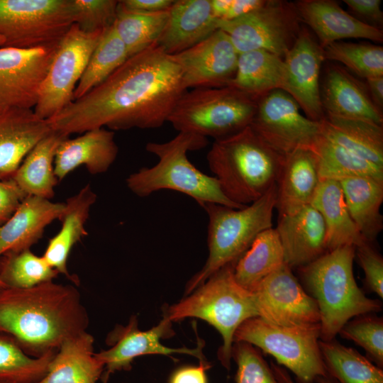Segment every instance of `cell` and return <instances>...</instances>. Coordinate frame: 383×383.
<instances>
[{
  "label": "cell",
  "instance_id": "obj_1",
  "mask_svg": "<svg viewBox=\"0 0 383 383\" xmlns=\"http://www.w3.org/2000/svg\"><path fill=\"white\" fill-rule=\"evenodd\" d=\"M186 91L179 67L155 43L48 121L66 136L105 127L158 128Z\"/></svg>",
  "mask_w": 383,
  "mask_h": 383
},
{
  "label": "cell",
  "instance_id": "obj_2",
  "mask_svg": "<svg viewBox=\"0 0 383 383\" xmlns=\"http://www.w3.org/2000/svg\"><path fill=\"white\" fill-rule=\"evenodd\" d=\"M89 323L73 285L50 281L26 289H0V332L33 357L57 351L66 339L86 331Z\"/></svg>",
  "mask_w": 383,
  "mask_h": 383
},
{
  "label": "cell",
  "instance_id": "obj_3",
  "mask_svg": "<svg viewBox=\"0 0 383 383\" xmlns=\"http://www.w3.org/2000/svg\"><path fill=\"white\" fill-rule=\"evenodd\" d=\"M355 250V246H342L298 268L305 290L318 307L321 340L335 339L353 318L382 309L380 299L368 298L356 283Z\"/></svg>",
  "mask_w": 383,
  "mask_h": 383
},
{
  "label": "cell",
  "instance_id": "obj_4",
  "mask_svg": "<svg viewBox=\"0 0 383 383\" xmlns=\"http://www.w3.org/2000/svg\"><path fill=\"white\" fill-rule=\"evenodd\" d=\"M206 159L226 196L244 207L276 184L284 157L248 126L215 140Z\"/></svg>",
  "mask_w": 383,
  "mask_h": 383
},
{
  "label": "cell",
  "instance_id": "obj_5",
  "mask_svg": "<svg viewBox=\"0 0 383 383\" xmlns=\"http://www.w3.org/2000/svg\"><path fill=\"white\" fill-rule=\"evenodd\" d=\"M207 143L206 138L182 132L167 142L148 143L146 150L157 156L158 162L150 167H142L131 174L126 179L127 187L142 198L155 192L170 189L192 197L201 207L212 203L234 209L243 208L226 196L215 177L202 172L188 159L189 151L199 150Z\"/></svg>",
  "mask_w": 383,
  "mask_h": 383
},
{
  "label": "cell",
  "instance_id": "obj_6",
  "mask_svg": "<svg viewBox=\"0 0 383 383\" xmlns=\"http://www.w3.org/2000/svg\"><path fill=\"white\" fill-rule=\"evenodd\" d=\"M235 263L227 265L178 303L163 306V318L171 322L194 317L206 321L221 334L223 344L218 358L229 370L234 334L247 319L259 316L252 292L234 278Z\"/></svg>",
  "mask_w": 383,
  "mask_h": 383
},
{
  "label": "cell",
  "instance_id": "obj_7",
  "mask_svg": "<svg viewBox=\"0 0 383 383\" xmlns=\"http://www.w3.org/2000/svg\"><path fill=\"white\" fill-rule=\"evenodd\" d=\"M277 185L253 203L241 209L209 203L202 207L208 216L209 256L204 267L187 282L185 296L223 267L236 263L259 233L272 228Z\"/></svg>",
  "mask_w": 383,
  "mask_h": 383
},
{
  "label": "cell",
  "instance_id": "obj_8",
  "mask_svg": "<svg viewBox=\"0 0 383 383\" xmlns=\"http://www.w3.org/2000/svg\"><path fill=\"white\" fill-rule=\"evenodd\" d=\"M257 100L229 86L198 87L184 91L167 122L179 132L215 140L250 126Z\"/></svg>",
  "mask_w": 383,
  "mask_h": 383
},
{
  "label": "cell",
  "instance_id": "obj_9",
  "mask_svg": "<svg viewBox=\"0 0 383 383\" xmlns=\"http://www.w3.org/2000/svg\"><path fill=\"white\" fill-rule=\"evenodd\" d=\"M320 324L283 326L257 316L241 323L233 341L248 343L272 355L277 365L293 373L295 383H316L321 378H331L320 350Z\"/></svg>",
  "mask_w": 383,
  "mask_h": 383
},
{
  "label": "cell",
  "instance_id": "obj_10",
  "mask_svg": "<svg viewBox=\"0 0 383 383\" xmlns=\"http://www.w3.org/2000/svg\"><path fill=\"white\" fill-rule=\"evenodd\" d=\"M72 24L70 0H0V48L56 45Z\"/></svg>",
  "mask_w": 383,
  "mask_h": 383
},
{
  "label": "cell",
  "instance_id": "obj_11",
  "mask_svg": "<svg viewBox=\"0 0 383 383\" xmlns=\"http://www.w3.org/2000/svg\"><path fill=\"white\" fill-rule=\"evenodd\" d=\"M294 2L267 0L257 9L218 28L230 38L238 52L262 50L284 58L302 27Z\"/></svg>",
  "mask_w": 383,
  "mask_h": 383
},
{
  "label": "cell",
  "instance_id": "obj_12",
  "mask_svg": "<svg viewBox=\"0 0 383 383\" xmlns=\"http://www.w3.org/2000/svg\"><path fill=\"white\" fill-rule=\"evenodd\" d=\"M105 30L87 32L72 24L60 41L41 84L33 108L38 116L49 120L74 100L77 84Z\"/></svg>",
  "mask_w": 383,
  "mask_h": 383
},
{
  "label": "cell",
  "instance_id": "obj_13",
  "mask_svg": "<svg viewBox=\"0 0 383 383\" xmlns=\"http://www.w3.org/2000/svg\"><path fill=\"white\" fill-rule=\"evenodd\" d=\"M250 126L283 157L299 149L313 150L321 135L320 121L301 114L295 100L281 89L273 90L257 100Z\"/></svg>",
  "mask_w": 383,
  "mask_h": 383
},
{
  "label": "cell",
  "instance_id": "obj_14",
  "mask_svg": "<svg viewBox=\"0 0 383 383\" xmlns=\"http://www.w3.org/2000/svg\"><path fill=\"white\" fill-rule=\"evenodd\" d=\"M171 321L162 318L158 325L147 331H141L138 326V319L132 316L127 326H118L109 333L106 342L111 348L99 353L96 357L104 365L101 376L102 382H108L111 374L116 371H128L133 360L145 355H172L187 354L192 355L199 362H208L203 353L204 342L199 339L194 348L182 347L173 348L162 344L161 338L174 335Z\"/></svg>",
  "mask_w": 383,
  "mask_h": 383
},
{
  "label": "cell",
  "instance_id": "obj_15",
  "mask_svg": "<svg viewBox=\"0 0 383 383\" xmlns=\"http://www.w3.org/2000/svg\"><path fill=\"white\" fill-rule=\"evenodd\" d=\"M259 316L283 326L320 324L315 299L295 277L286 263L265 277L252 292Z\"/></svg>",
  "mask_w": 383,
  "mask_h": 383
},
{
  "label": "cell",
  "instance_id": "obj_16",
  "mask_svg": "<svg viewBox=\"0 0 383 383\" xmlns=\"http://www.w3.org/2000/svg\"><path fill=\"white\" fill-rule=\"evenodd\" d=\"M58 44L0 48V109L35 107Z\"/></svg>",
  "mask_w": 383,
  "mask_h": 383
},
{
  "label": "cell",
  "instance_id": "obj_17",
  "mask_svg": "<svg viewBox=\"0 0 383 383\" xmlns=\"http://www.w3.org/2000/svg\"><path fill=\"white\" fill-rule=\"evenodd\" d=\"M325 60L323 49L304 26L283 58L284 75L281 90L295 100L307 118L315 121L326 116L319 85L321 67Z\"/></svg>",
  "mask_w": 383,
  "mask_h": 383
},
{
  "label": "cell",
  "instance_id": "obj_18",
  "mask_svg": "<svg viewBox=\"0 0 383 383\" xmlns=\"http://www.w3.org/2000/svg\"><path fill=\"white\" fill-rule=\"evenodd\" d=\"M169 55L179 67L187 90L228 86L235 74L239 53L228 35L217 29L194 46Z\"/></svg>",
  "mask_w": 383,
  "mask_h": 383
},
{
  "label": "cell",
  "instance_id": "obj_19",
  "mask_svg": "<svg viewBox=\"0 0 383 383\" xmlns=\"http://www.w3.org/2000/svg\"><path fill=\"white\" fill-rule=\"evenodd\" d=\"M275 230L285 263L299 268L326 253V226L319 212L311 204L295 213L279 216Z\"/></svg>",
  "mask_w": 383,
  "mask_h": 383
},
{
  "label": "cell",
  "instance_id": "obj_20",
  "mask_svg": "<svg viewBox=\"0 0 383 383\" xmlns=\"http://www.w3.org/2000/svg\"><path fill=\"white\" fill-rule=\"evenodd\" d=\"M52 131L33 109H9L0 114V180L11 179L32 149Z\"/></svg>",
  "mask_w": 383,
  "mask_h": 383
},
{
  "label": "cell",
  "instance_id": "obj_21",
  "mask_svg": "<svg viewBox=\"0 0 383 383\" xmlns=\"http://www.w3.org/2000/svg\"><path fill=\"white\" fill-rule=\"evenodd\" d=\"M294 4L301 23L313 30L323 49L345 38L383 41L382 29L359 21L344 11L335 1L300 0Z\"/></svg>",
  "mask_w": 383,
  "mask_h": 383
},
{
  "label": "cell",
  "instance_id": "obj_22",
  "mask_svg": "<svg viewBox=\"0 0 383 383\" xmlns=\"http://www.w3.org/2000/svg\"><path fill=\"white\" fill-rule=\"evenodd\" d=\"M321 98L326 115L383 124L382 111L373 103L366 84L340 66L327 69Z\"/></svg>",
  "mask_w": 383,
  "mask_h": 383
},
{
  "label": "cell",
  "instance_id": "obj_23",
  "mask_svg": "<svg viewBox=\"0 0 383 383\" xmlns=\"http://www.w3.org/2000/svg\"><path fill=\"white\" fill-rule=\"evenodd\" d=\"M118 152L113 131L104 128L87 131L74 138L67 137L55 154V176L60 182L81 165L91 174L104 173L116 160Z\"/></svg>",
  "mask_w": 383,
  "mask_h": 383
},
{
  "label": "cell",
  "instance_id": "obj_24",
  "mask_svg": "<svg viewBox=\"0 0 383 383\" xmlns=\"http://www.w3.org/2000/svg\"><path fill=\"white\" fill-rule=\"evenodd\" d=\"M218 22L211 10V0L174 1L156 44L167 55L180 52L218 29Z\"/></svg>",
  "mask_w": 383,
  "mask_h": 383
},
{
  "label": "cell",
  "instance_id": "obj_25",
  "mask_svg": "<svg viewBox=\"0 0 383 383\" xmlns=\"http://www.w3.org/2000/svg\"><path fill=\"white\" fill-rule=\"evenodd\" d=\"M65 202L27 196L12 216L0 226V256L30 248L42 238L45 228L61 218Z\"/></svg>",
  "mask_w": 383,
  "mask_h": 383
},
{
  "label": "cell",
  "instance_id": "obj_26",
  "mask_svg": "<svg viewBox=\"0 0 383 383\" xmlns=\"http://www.w3.org/2000/svg\"><path fill=\"white\" fill-rule=\"evenodd\" d=\"M320 181L313 149H299L284 157L276 182L275 209L279 216L295 213L310 204Z\"/></svg>",
  "mask_w": 383,
  "mask_h": 383
},
{
  "label": "cell",
  "instance_id": "obj_27",
  "mask_svg": "<svg viewBox=\"0 0 383 383\" xmlns=\"http://www.w3.org/2000/svg\"><path fill=\"white\" fill-rule=\"evenodd\" d=\"M94 342L87 331L66 339L37 383H97L104 365L95 355Z\"/></svg>",
  "mask_w": 383,
  "mask_h": 383
},
{
  "label": "cell",
  "instance_id": "obj_28",
  "mask_svg": "<svg viewBox=\"0 0 383 383\" xmlns=\"http://www.w3.org/2000/svg\"><path fill=\"white\" fill-rule=\"evenodd\" d=\"M96 194L89 184L77 194L67 199L65 209L60 221L62 223L58 233L51 238L44 254L46 262L59 274L73 279L67 270V260L73 247L87 235L85 224Z\"/></svg>",
  "mask_w": 383,
  "mask_h": 383
},
{
  "label": "cell",
  "instance_id": "obj_29",
  "mask_svg": "<svg viewBox=\"0 0 383 383\" xmlns=\"http://www.w3.org/2000/svg\"><path fill=\"white\" fill-rule=\"evenodd\" d=\"M310 204L325 223L327 252L345 245L357 247L367 241L351 218L338 181L321 180Z\"/></svg>",
  "mask_w": 383,
  "mask_h": 383
},
{
  "label": "cell",
  "instance_id": "obj_30",
  "mask_svg": "<svg viewBox=\"0 0 383 383\" xmlns=\"http://www.w3.org/2000/svg\"><path fill=\"white\" fill-rule=\"evenodd\" d=\"M320 123L321 134L326 139L383 167L382 126L330 115Z\"/></svg>",
  "mask_w": 383,
  "mask_h": 383
},
{
  "label": "cell",
  "instance_id": "obj_31",
  "mask_svg": "<svg viewBox=\"0 0 383 383\" xmlns=\"http://www.w3.org/2000/svg\"><path fill=\"white\" fill-rule=\"evenodd\" d=\"M69 136L52 131L27 155L12 179L27 195L51 199L58 183L54 161L61 142Z\"/></svg>",
  "mask_w": 383,
  "mask_h": 383
},
{
  "label": "cell",
  "instance_id": "obj_32",
  "mask_svg": "<svg viewBox=\"0 0 383 383\" xmlns=\"http://www.w3.org/2000/svg\"><path fill=\"white\" fill-rule=\"evenodd\" d=\"M349 213L362 236L373 243L383 228V182L370 177L339 181Z\"/></svg>",
  "mask_w": 383,
  "mask_h": 383
},
{
  "label": "cell",
  "instance_id": "obj_33",
  "mask_svg": "<svg viewBox=\"0 0 383 383\" xmlns=\"http://www.w3.org/2000/svg\"><path fill=\"white\" fill-rule=\"evenodd\" d=\"M284 75L283 58L262 50H250L239 54L235 74L228 86L258 100L281 89Z\"/></svg>",
  "mask_w": 383,
  "mask_h": 383
},
{
  "label": "cell",
  "instance_id": "obj_34",
  "mask_svg": "<svg viewBox=\"0 0 383 383\" xmlns=\"http://www.w3.org/2000/svg\"><path fill=\"white\" fill-rule=\"evenodd\" d=\"M285 263L283 249L275 228L259 233L234 266L237 283L252 292L268 275Z\"/></svg>",
  "mask_w": 383,
  "mask_h": 383
},
{
  "label": "cell",
  "instance_id": "obj_35",
  "mask_svg": "<svg viewBox=\"0 0 383 383\" xmlns=\"http://www.w3.org/2000/svg\"><path fill=\"white\" fill-rule=\"evenodd\" d=\"M319 347L328 374L335 383H383V369L355 349L335 339L320 340Z\"/></svg>",
  "mask_w": 383,
  "mask_h": 383
},
{
  "label": "cell",
  "instance_id": "obj_36",
  "mask_svg": "<svg viewBox=\"0 0 383 383\" xmlns=\"http://www.w3.org/2000/svg\"><path fill=\"white\" fill-rule=\"evenodd\" d=\"M320 180L340 181L351 177H370L383 182V167L332 143L321 135L313 148Z\"/></svg>",
  "mask_w": 383,
  "mask_h": 383
},
{
  "label": "cell",
  "instance_id": "obj_37",
  "mask_svg": "<svg viewBox=\"0 0 383 383\" xmlns=\"http://www.w3.org/2000/svg\"><path fill=\"white\" fill-rule=\"evenodd\" d=\"M169 10L155 13L133 11L123 8L118 2L112 26L123 43L128 57L157 42L167 23Z\"/></svg>",
  "mask_w": 383,
  "mask_h": 383
},
{
  "label": "cell",
  "instance_id": "obj_38",
  "mask_svg": "<svg viewBox=\"0 0 383 383\" xmlns=\"http://www.w3.org/2000/svg\"><path fill=\"white\" fill-rule=\"evenodd\" d=\"M126 48L113 26L106 28L94 50L74 91L77 99L105 81L127 59Z\"/></svg>",
  "mask_w": 383,
  "mask_h": 383
},
{
  "label": "cell",
  "instance_id": "obj_39",
  "mask_svg": "<svg viewBox=\"0 0 383 383\" xmlns=\"http://www.w3.org/2000/svg\"><path fill=\"white\" fill-rule=\"evenodd\" d=\"M55 353L33 357L12 337L0 332V383H37L47 373Z\"/></svg>",
  "mask_w": 383,
  "mask_h": 383
},
{
  "label": "cell",
  "instance_id": "obj_40",
  "mask_svg": "<svg viewBox=\"0 0 383 383\" xmlns=\"http://www.w3.org/2000/svg\"><path fill=\"white\" fill-rule=\"evenodd\" d=\"M59 273L30 249L9 252L0 256V280L6 287L30 288L53 281Z\"/></svg>",
  "mask_w": 383,
  "mask_h": 383
},
{
  "label": "cell",
  "instance_id": "obj_41",
  "mask_svg": "<svg viewBox=\"0 0 383 383\" xmlns=\"http://www.w3.org/2000/svg\"><path fill=\"white\" fill-rule=\"evenodd\" d=\"M326 60L343 64L365 79L383 76V48L368 43L333 42L323 48Z\"/></svg>",
  "mask_w": 383,
  "mask_h": 383
},
{
  "label": "cell",
  "instance_id": "obj_42",
  "mask_svg": "<svg viewBox=\"0 0 383 383\" xmlns=\"http://www.w3.org/2000/svg\"><path fill=\"white\" fill-rule=\"evenodd\" d=\"M338 334L363 348L367 357L383 369L382 317L374 313L355 316L341 328Z\"/></svg>",
  "mask_w": 383,
  "mask_h": 383
},
{
  "label": "cell",
  "instance_id": "obj_43",
  "mask_svg": "<svg viewBox=\"0 0 383 383\" xmlns=\"http://www.w3.org/2000/svg\"><path fill=\"white\" fill-rule=\"evenodd\" d=\"M231 357L237 365L236 383H279L271 366L252 345L234 342Z\"/></svg>",
  "mask_w": 383,
  "mask_h": 383
},
{
  "label": "cell",
  "instance_id": "obj_44",
  "mask_svg": "<svg viewBox=\"0 0 383 383\" xmlns=\"http://www.w3.org/2000/svg\"><path fill=\"white\" fill-rule=\"evenodd\" d=\"M118 1L70 0L74 24L87 32L111 27L116 17Z\"/></svg>",
  "mask_w": 383,
  "mask_h": 383
},
{
  "label": "cell",
  "instance_id": "obj_45",
  "mask_svg": "<svg viewBox=\"0 0 383 383\" xmlns=\"http://www.w3.org/2000/svg\"><path fill=\"white\" fill-rule=\"evenodd\" d=\"M355 257L365 274V287L383 299V257L372 245L365 241L355 247Z\"/></svg>",
  "mask_w": 383,
  "mask_h": 383
},
{
  "label": "cell",
  "instance_id": "obj_46",
  "mask_svg": "<svg viewBox=\"0 0 383 383\" xmlns=\"http://www.w3.org/2000/svg\"><path fill=\"white\" fill-rule=\"evenodd\" d=\"M26 196L12 178L0 180V226L12 216Z\"/></svg>",
  "mask_w": 383,
  "mask_h": 383
},
{
  "label": "cell",
  "instance_id": "obj_47",
  "mask_svg": "<svg viewBox=\"0 0 383 383\" xmlns=\"http://www.w3.org/2000/svg\"><path fill=\"white\" fill-rule=\"evenodd\" d=\"M359 21L380 29L383 24L381 0H344Z\"/></svg>",
  "mask_w": 383,
  "mask_h": 383
},
{
  "label": "cell",
  "instance_id": "obj_48",
  "mask_svg": "<svg viewBox=\"0 0 383 383\" xmlns=\"http://www.w3.org/2000/svg\"><path fill=\"white\" fill-rule=\"evenodd\" d=\"M211 365L209 362H199L198 366H184L176 370L169 383H208L206 371Z\"/></svg>",
  "mask_w": 383,
  "mask_h": 383
},
{
  "label": "cell",
  "instance_id": "obj_49",
  "mask_svg": "<svg viewBox=\"0 0 383 383\" xmlns=\"http://www.w3.org/2000/svg\"><path fill=\"white\" fill-rule=\"evenodd\" d=\"M173 0H122L119 4L124 9L138 12L155 13L167 11Z\"/></svg>",
  "mask_w": 383,
  "mask_h": 383
},
{
  "label": "cell",
  "instance_id": "obj_50",
  "mask_svg": "<svg viewBox=\"0 0 383 383\" xmlns=\"http://www.w3.org/2000/svg\"><path fill=\"white\" fill-rule=\"evenodd\" d=\"M267 0H232L231 6L221 21L238 18L263 6Z\"/></svg>",
  "mask_w": 383,
  "mask_h": 383
},
{
  "label": "cell",
  "instance_id": "obj_51",
  "mask_svg": "<svg viewBox=\"0 0 383 383\" xmlns=\"http://www.w3.org/2000/svg\"><path fill=\"white\" fill-rule=\"evenodd\" d=\"M366 86L374 105L382 111L383 107V76L366 79Z\"/></svg>",
  "mask_w": 383,
  "mask_h": 383
},
{
  "label": "cell",
  "instance_id": "obj_52",
  "mask_svg": "<svg viewBox=\"0 0 383 383\" xmlns=\"http://www.w3.org/2000/svg\"><path fill=\"white\" fill-rule=\"evenodd\" d=\"M271 368L279 383H295L285 368L274 362H271ZM316 383H335L331 378H321Z\"/></svg>",
  "mask_w": 383,
  "mask_h": 383
},
{
  "label": "cell",
  "instance_id": "obj_53",
  "mask_svg": "<svg viewBox=\"0 0 383 383\" xmlns=\"http://www.w3.org/2000/svg\"><path fill=\"white\" fill-rule=\"evenodd\" d=\"M232 0H211V10L218 21H221L228 11Z\"/></svg>",
  "mask_w": 383,
  "mask_h": 383
},
{
  "label": "cell",
  "instance_id": "obj_54",
  "mask_svg": "<svg viewBox=\"0 0 383 383\" xmlns=\"http://www.w3.org/2000/svg\"><path fill=\"white\" fill-rule=\"evenodd\" d=\"M5 284L0 280V289L6 288Z\"/></svg>",
  "mask_w": 383,
  "mask_h": 383
},
{
  "label": "cell",
  "instance_id": "obj_55",
  "mask_svg": "<svg viewBox=\"0 0 383 383\" xmlns=\"http://www.w3.org/2000/svg\"><path fill=\"white\" fill-rule=\"evenodd\" d=\"M4 110L0 109V114L4 111Z\"/></svg>",
  "mask_w": 383,
  "mask_h": 383
}]
</instances>
